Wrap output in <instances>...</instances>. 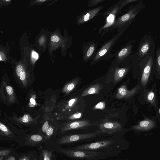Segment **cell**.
Returning <instances> with one entry per match:
<instances>
[{
    "label": "cell",
    "instance_id": "cell-39",
    "mask_svg": "<svg viewBox=\"0 0 160 160\" xmlns=\"http://www.w3.org/2000/svg\"><path fill=\"white\" fill-rule=\"evenodd\" d=\"M5 160H15V158L14 157L10 156Z\"/></svg>",
    "mask_w": 160,
    "mask_h": 160
},
{
    "label": "cell",
    "instance_id": "cell-25",
    "mask_svg": "<svg viewBox=\"0 0 160 160\" xmlns=\"http://www.w3.org/2000/svg\"><path fill=\"white\" fill-rule=\"evenodd\" d=\"M106 106V103L104 102H100L96 104L93 107V109L103 110Z\"/></svg>",
    "mask_w": 160,
    "mask_h": 160
},
{
    "label": "cell",
    "instance_id": "cell-16",
    "mask_svg": "<svg viewBox=\"0 0 160 160\" xmlns=\"http://www.w3.org/2000/svg\"><path fill=\"white\" fill-rule=\"evenodd\" d=\"M78 82V79H76L70 81L65 85L63 88L62 92L67 94H69L74 89Z\"/></svg>",
    "mask_w": 160,
    "mask_h": 160
},
{
    "label": "cell",
    "instance_id": "cell-43",
    "mask_svg": "<svg viewBox=\"0 0 160 160\" xmlns=\"http://www.w3.org/2000/svg\"><path fill=\"white\" fill-rule=\"evenodd\" d=\"M10 1V0H5V1Z\"/></svg>",
    "mask_w": 160,
    "mask_h": 160
},
{
    "label": "cell",
    "instance_id": "cell-27",
    "mask_svg": "<svg viewBox=\"0 0 160 160\" xmlns=\"http://www.w3.org/2000/svg\"><path fill=\"white\" fill-rule=\"evenodd\" d=\"M77 100V98H72L70 99L66 107V108H72L76 103Z\"/></svg>",
    "mask_w": 160,
    "mask_h": 160
},
{
    "label": "cell",
    "instance_id": "cell-30",
    "mask_svg": "<svg viewBox=\"0 0 160 160\" xmlns=\"http://www.w3.org/2000/svg\"><path fill=\"white\" fill-rule=\"evenodd\" d=\"M10 152V150L8 149H6L3 150H1L0 151V156H7Z\"/></svg>",
    "mask_w": 160,
    "mask_h": 160
},
{
    "label": "cell",
    "instance_id": "cell-42",
    "mask_svg": "<svg viewBox=\"0 0 160 160\" xmlns=\"http://www.w3.org/2000/svg\"><path fill=\"white\" fill-rule=\"evenodd\" d=\"M46 1V0H38V1H40V2H45V1Z\"/></svg>",
    "mask_w": 160,
    "mask_h": 160
},
{
    "label": "cell",
    "instance_id": "cell-1",
    "mask_svg": "<svg viewBox=\"0 0 160 160\" xmlns=\"http://www.w3.org/2000/svg\"><path fill=\"white\" fill-rule=\"evenodd\" d=\"M129 142L123 136L116 135L102 137L88 143L68 148L72 149L100 152L117 156L128 148Z\"/></svg>",
    "mask_w": 160,
    "mask_h": 160
},
{
    "label": "cell",
    "instance_id": "cell-15",
    "mask_svg": "<svg viewBox=\"0 0 160 160\" xmlns=\"http://www.w3.org/2000/svg\"><path fill=\"white\" fill-rule=\"evenodd\" d=\"M16 73L23 85H26L27 84L28 78L26 73L23 70V67L21 65H18L17 67Z\"/></svg>",
    "mask_w": 160,
    "mask_h": 160
},
{
    "label": "cell",
    "instance_id": "cell-34",
    "mask_svg": "<svg viewBox=\"0 0 160 160\" xmlns=\"http://www.w3.org/2000/svg\"><path fill=\"white\" fill-rule=\"evenodd\" d=\"M51 40L54 42H57L60 40L59 38L57 35H53L51 37Z\"/></svg>",
    "mask_w": 160,
    "mask_h": 160
},
{
    "label": "cell",
    "instance_id": "cell-32",
    "mask_svg": "<svg viewBox=\"0 0 160 160\" xmlns=\"http://www.w3.org/2000/svg\"><path fill=\"white\" fill-rule=\"evenodd\" d=\"M49 127V125L48 121H45L42 127V131L44 133L46 132L47 130Z\"/></svg>",
    "mask_w": 160,
    "mask_h": 160
},
{
    "label": "cell",
    "instance_id": "cell-35",
    "mask_svg": "<svg viewBox=\"0 0 160 160\" xmlns=\"http://www.w3.org/2000/svg\"><path fill=\"white\" fill-rule=\"evenodd\" d=\"M32 58L36 60L38 59V54L34 51L32 52Z\"/></svg>",
    "mask_w": 160,
    "mask_h": 160
},
{
    "label": "cell",
    "instance_id": "cell-38",
    "mask_svg": "<svg viewBox=\"0 0 160 160\" xmlns=\"http://www.w3.org/2000/svg\"><path fill=\"white\" fill-rule=\"evenodd\" d=\"M30 101L31 103L33 105H35L36 104L35 101L33 98H31L30 100Z\"/></svg>",
    "mask_w": 160,
    "mask_h": 160
},
{
    "label": "cell",
    "instance_id": "cell-29",
    "mask_svg": "<svg viewBox=\"0 0 160 160\" xmlns=\"http://www.w3.org/2000/svg\"><path fill=\"white\" fill-rule=\"evenodd\" d=\"M82 113L81 112H77L74 113L69 118V119L71 120L77 119L80 118L82 116Z\"/></svg>",
    "mask_w": 160,
    "mask_h": 160
},
{
    "label": "cell",
    "instance_id": "cell-14",
    "mask_svg": "<svg viewBox=\"0 0 160 160\" xmlns=\"http://www.w3.org/2000/svg\"><path fill=\"white\" fill-rule=\"evenodd\" d=\"M128 68H116L115 71L114 81L116 83L120 80L128 72Z\"/></svg>",
    "mask_w": 160,
    "mask_h": 160
},
{
    "label": "cell",
    "instance_id": "cell-3",
    "mask_svg": "<svg viewBox=\"0 0 160 160\" xmlns=\"http://www.w3.org/2000/svg\"><path fill=\"white\" fill-rule=\"evenodd\" d=\"M59 150L62 154L75 160H102L112 157L109 154L100 152L72 149L68 148Z\"/></svg>",
    "mask_w": 160,
    "mask_h": 160
},
{
    "label": "cell",
    "instance_id": "cell-28",
    "mask_svg": "<svg viewBox=\"0 0 160 160\" xmlns=\"http://www.w3.org/2000/svg\"><path fill=\"white\" fill-rule=\"evenodd\" d=\"M137 1V0H127L123 1V2L121 3L120 5L119 9V13H120L121 9L127 4L129 3H132L134 2H136Z\"/></svg>",
    "mask_w": 160,
    "mask_h": 160
},
{
    "label": "cell",
    "instance_id": "cell-24",
    "mask_svg": "<svg viewBox=\"0 0 160 160\" xmlns=\"http://www.w3.org/2000/svg\"><path fill=\"white\" fill-rule=\"evenodd\" d=\"M105 1V0H91L88 2V7L89 8L94 7L99 3Z\"/></svg>",
    "mask_w": 160,
    "mask_h": 160
},
{
    "label": "cell",
    "instance_id": "cell-36",
    "mask_svg": "<svg viewBox=\"0 0 160 160\" xmlns=\"http://www.w3.org/2000/svg\"><path fill=\"white\" fill-rule=\"evenodd\" d=\"M19 160H30V159L28 156H24L22 157Z\"/></svg>",
    "mask_w": 160,
    "mask_h": 160
},
{
    "label": "cell",
    "instance_id": "cell-41",
    "mask_svg": "<svg viewBox=\"0 0 160 160\" xmlns=\"http://www.w3.org/2000/svg\"><path fill=\"white\" fill-rule=\"evenodd\" d=\"M105 160L104 159V160ZM130 160V159H118V160Z\"/></svg>",
    "mask_w": 160,
    "mask_h": 160
},
{
    "label": "cell",
    "instance_id": "cell-2",
    "mask_svg": "<svg viewBox=\"0 0 160 160\" xmlns=\"http://www.w3.org/2000/svg\"><path fill=\"white\" fill-rule=\"evenodd\" d=\"M106 136H107L106 134L98 129L91 132L68 134L63 136L59 139L58 143L60 144L76 145L88 143L99 138Z\"/></svg>",
    "mask_w": 160,
    "mask_h": 160
},
{
    "label": "cell",
    "instance_id": "cell-12",
    "mask_svg": "<svg viewBox=\"0 0 160 160\" xmlns=\"http://www.w3.org/2000/svg\"><path fill=\"white\" fill-rule=\"evenodd\" d=\"M152 64V57L149 58L145 67L142 76L141 83L143 87L147 84L150 73Z\"/></svg>",
    "mask_w": 160,
    "mask_h": 160
},
{
    "label": "cell",
    "instance_id": "cell-4",
    "mask_svg": "<svg viewBox=\"0 0 160 160\" xmlns=\"http://www.w3.org/2000/svg\"><path fill=\"white\" fill-rule=\"evenodd\" d=\"M97 126V124L87 120L75 121L66 125L62 128L61 132L63 133L72 131L75 132L74 134L87 133L91 132L87 131L90 128Z\"/></svg>",
    "mask_w": 160,
    "mask_h": 160
},
{
    "label": "cell",
    "instance_id": "cell-23",
    "mask_svg": "<svg viewBox=\"0 0 160 160\" xmlns=\"http://www.w3.org/2000/svg\"><path fill=\"white\" fill-rule=\"evenodd\" d=\"M43 160H51L52 152L47 150H43L42 151Z\"/></svg>",
    "mask_w": 160,
    "mask_h": 160
},
{
    "label": "cell",
    "instance_id": "cell-8",
    "mask_svg": "<svg viewBox=\"0 0 160 160\" xmlns=\"http://www.w3.org/2000/svg\"><path fill=\"white\" fill-rule=\"evenodd\" d=\"M138 87V86H137L131 90H129L126 86L123 85L118 89L116 98L118 99L129 98L136 92Z\"/></svg>",
    "mask_w": 160,
    "mask_h": 160
},
{
    "label": "cell",
    "instance_id": "cell-45",
    "mask_svg": "<svg viewBox=\"0 0 160 160\" xmlns=\"http://www.w3.org/2000/svg\"></svg>",
    "mask_w": 160,
    "mask_h": 160
},
{
    "label": "cell",
    "instance_id": "cell-19",
    "mask_svg": "<svg viewBox=\"0 0 160 160\" xmlns=\"http://www.w3.org/2000/svg\"><path fill=\"white\" fill-rule=\"evenodd\" d=\"M146 98V100L148 102L153 105L156 106L155 94L153 91L148 92L147 94Z\"/></svg>",
    "mask_w": 160,
    "mask_h": 160
},
{
    "label": "cell",
    "instance_id": "cell-22",
    "mask_svg": "<svg viewBox=\"0 0 160 160\" xmlns=\"http://www.w3.org/2000/svg\"><path fill=\"white\" fill-rule=\"evenodd\" d=\"M95 50V47L94 45L91 46L88 49L86 53L85 54L84 58L87 59L90 58L92 55Z\"/></svg>",
    "mask_w": 160,
    "mask_h": 160
},
{
    "label": "cell",
    "instance_id": "cell-5",
    "mask_svg": "<svg viewBox=\"0 0 160 160\" xmlns=\"http://www.w3.org/2000/svg\"><path fill=\"white\" fill-rule=\"evenodd\" d=\"M99 129L107 136H123L122 133L123 126L117 121H104L100 123Z\"/></svg>",
    "mask_w": 160,
    "mask_h": 160
},
{
    "label": "cell",
    "instance_id": "cell-7",
    "mask_svg": "<svg viewBox=\"0 0 160 160\" xmlns=\"http://www.w3.org/2000/svg\"><path fill=\"white\" fill-rule=\"evenodd\" d=\"M121 2L118 5V3H117V5L113 6L112 7L111 9L108 12L109 15L106 18V22L100 31L103 29H106L109 28L112 24H114L115 22V19L118 13L119 12V9L121 4Z\"/></svg>",
    "mask_w": 160,
    "mask_h": 160
},
{
    "label": "cell",
    "instance_id": "cell-33",
    "mask_svg": "<svg viewBox=\"0 0 160 160\" xmlns=\"http://www.w3.org/2000/svg\"><path fill=\"white\" fill-rule=\"evenodd\" d=\"M53 129L51 127H49L46 132V134L47 136H50L53 133Z\"/></svg>",
    "mask_w": 160,
    "mask_h": 160
},
{
    "label": "cell",
    "instance_id": "cell-44",
    "mask_svg": "<svg viewBox=\"0 0 160 160\" xmlns=\"http://www.w3.org/2000/svg\"><path fill=\"white\" fill-rule=\"evenodd\" d=\"M159 118V120L160 122V118Z\"/></svg>",
    "mask_w": 160,
    "mask_h": 160
},
{
    "label": "cell",
    "instance_id": "cell-18",
    "mask_svg": "<svg viewBox=\"0 0 160 160\" xmlns=\"http://www.w3.org/2000/svg\"><path fill=\"white\" fill-rule=\"evenodd\" d=\"M150 44L147 42L144 43L141 47L139 51V55L140 57L143 56L148 51Z\"/></svg>",
    "mask_w": 160,
    "mask_h": 160
},
{
    "label": "cell",
    "instance_id": "cell-6",
    "mask_svg": "<svg viewBox=\"0 0 160 160\" xmlns=\"http://www.w3.org/2000/svg\"><path fill=\"white\" fill-rule=\"evenodd\" d=\"M138 13L137 8H132L126 14L118 18L115 22L113 27L120 28L134 18Z\"/></svg>",
    "mask_w": 160,
    "mask_h": 160
},
{
    "label": "cell",
    "instance_id": "cell-20",
    "mask_svg": "<svg viewBox=\"0 0 160 160\" xmlns=\"http://www.w3.org/2000/svg\"><path fill=\"white\" fill-rule=\"evenodd\" d=\"M0 129L3 135L9 137H13V134L8 128L3 124L0 123Z\"/></svg>",
    "mask_w": 160,
    "mask_h": 160
},
{
    "label": "cell",
    "instance_id": "cell-40",
    "mask_svg": "<svg viewBox=\"0 0 160 160\" xmlns=\"http://www.w3.org/2000/svg\"><path fill=\"white\" fill-rule=\"evenodd\" d=\"M4 157L3 156H0V160H2L3 158H4Z\"/></svg>",
    "mask_w": 160,
    "mask_h": 160
},
{
    "label": "cell",
    "instance_id": "cell-9",
    "mask_svg": "<svg viewBox=\"0 0 160 160\" xmlns=\"http://www.w3.org/2000/svg\"><path fill=\"white\" fill-rule=\"evenodd\" d=\"M118 38V35L113 37L108 41L99 50L94 58L93 60L96 61L101 58L112 47L115 42Z\"/></svg>",
    "mask_w": 160,
    "mask_h": 160
},
{
    "label": "cell",
    "instance_id": "cell-13",
    "mask_svg": "<svg viewBox=\"0 0 160 160\" xmlns=\"http://www.w3.org/2000/svg\"><path fill=\"white\" fill-rule=\"evenodd\" d=\"M101 85L99 84L92 85L83 91L81 94L82 96H85L93 94H98L101 89Z\"/></svg>",
    "mask_w": 160,
    "mask_h": 160
},
{
    "label": "cell",
    "instance_id": "cell-26",
    "mask_svg": "<svg viewBox=\"0 0 160 160\" xmlns=\"http://www.w3.org/2000/svg\"><path fill=\"white\" fill-rule=\"evenodd\" d=\"M30 140L34 142H39L42 140V137L38 134H35L31 136L30 137Z\"/></svg>",
    "mask_w": 160,
    "mask_h": 160
},
{
    "label": "cell",
    "instance_id": "cell-11",
    "mask_svg": "<svg viewBox=\"0 0 160 160\" xmlns=\"http://www.w3.org/2000/svg\"><path fill=\"white\" fill-rule=\"evenodd\" d=\"M103 6H101L89 10L83 15L78 20V23L83 24L93 18L102 8Z\"/></svg>",
    "mask_w": 160,
    "mask_h": 160
},
{
    "label": "cell",
    "instance_id": "cell-17",
    "mask_svg": "<svg viewBox=\"0 0 160 160\" xmlns=\"http://www.w3.org/2000/svg\"><path fill=\"white\" fill-rule=\"evenodd\" d=\"M131 46H129L122 49L118 54V58L119 60H121L128 55L130 52Z\"/></svg>",
    "mask_w": 160,
    "mask_h": 160
},
{
    "label": "cell",
    "instance_id": "cell-10",
    "mask_svg": "<svg viewBox=\"0 0 160 160\" xmlns=\"http://www.w3.org/2000/svg\"><path fill=\"white\" fill-rule=\"evenodd\" d=\"M155 127V123L152 120L147 119L141 121L138 124L132 126V129L135 130L144 131L150 130Z\"/></svg>",
    "mask_w": 160,
    "mask_h": 160
},
{
    "label": "cell",
    "instance_id": "cell-31",
    "mask_svg": "<svg viewBox=\"0 0 160 160\" xmlns=\"http://www.w3.org/2000/svg\"><path fill=\"white\" fill-rule=\"evenodd\" d=\"M30 117L28 114H25L22 118V121L24 123H27L31 120Z\"/></svg>",
    "mask_w": 160,
    "mask_h": 160
},
{
    "label": "cell",
    "instance_id": "cell-37",
    "mask_svg": "<svg viewBox=\"0 0 160 160\" xmlns=\"http://www.w3.org/2000/svg\"><path fill=\"white\" fill-rule=\"evenodd\" d=\"M157 62L159 68H160V54L158 55L157 57Z\"/></svg>",
    "mask_w": 160,
    "mask_h": 160
},
{
    "label": "cell",
    "instance_id": "cell-21",
    "mask_svg": "<svg viewBox=\"0 0 160 160\" xmlns=\"http://www.w3.org/2000/svg\"><path fill=\"white\" fill-rule=\"evenodd\" d=\"M6 90L9 101L11 102H13L15 100L13 88L11 86H7L6 87Z\"/></svg>",
    "mask_w": 160,
    "mask_h": 160
}]
</instances>
